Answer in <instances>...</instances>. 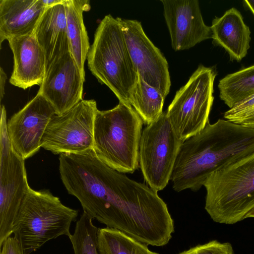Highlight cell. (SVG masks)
<instances>
[{"label": "cell", "instance_id": "obj_25", "mask_svg": "<svg viewBox=\"0 0 254 254\" xmlns=\"http://www.w3.org/2000/svg\"><path fill=\"white\" fill-rule=\"evenodd\" d=\"M0 254H25L20 243L14 237H9L3 243Z\"/></svg>", "mask_w": 254, "mask_h": 254}, {"label": "cell", "instance_id": "obj_18", "mask_svg": "<svg viewBox=\"0 0 254 254\" xmlns=\"http://www.w3.org/2000/svg\"><path fill=\"white\" fill-rule=\"evenodd\" d=\"M89 2L88 0H65L64 2L70 52L84 76V64L90 46L83 13L90 9Z\"/></svg>", "mask_w": 254, "mask_h": 254}, {"label": "cell", "instance_id": "obj_3", "mask_svg": "<svg viewBox=\"0 0 254 254\" xmlns=\"http://www.w3.org/2000/svg\"><path fill=\"white\" fill-rule=\"evenodd\" d=\"M144 122L131 106L120 102L114 108L97 110L93 150L112 169L133 173L139 167V144Z\"/></svg>", "mask_w": 254, "mask_h": 254}, {"label": "cell", "instance_id": "obj_19", "mask_svg": "<svg viewBox=\"0 0 254 254\" xmlns=\"http://www.w3.org/2000/svg\"><path fill=\"white\" fill-rule=\"evenodd\" d=\"M97 245L99 254H159L123 232L107 227L98 228Z\"/></svg>", "mask_w": 254, "mask_h": 254}, {"label": "cell", "instance_id": "obj_22", "mask_svg": "<svg viewBox=\"0 0 254 254\" xmlns=\"http://www.w3.org/2000/svg\"><path fill=\"white\" fill-rule=\"evenodd\" d=\"M83 212L76 222L74 232L69 238L74 254H99L97 245L98 228Z\"/></svg>", "mask_w": 254, "mask_h": 254}, {"label": "cell", "instance_id": "obj_13", "mask_svg": "<svg viewBox=\"0 0 254 254\" xmlns=\"http://www.w3.org/2000/svg\"><path fill=\"white\" fill-rule=\"evenodd\" d=\"M175 51L190 49L211 38L210 26L203 19L197 0H161Z\"/></svg>", "mask_w": 254, "mask_h": 254}, {"label": "cell", "instance_id": "obj_12", "mask_svg": "<svg viewBox=\"0 0 254 254\" xmlns=\"http://www.w3.org/2000/svg\"><path fill=\"white\" fill-rule=\"evenodd\" d=\"M84 81L85 76L68 52L46 71L38 92L51 103L56 114L61 115L83 100Z\"/></svg>", "mask_w": 254, "mask_h": 254}, {"label": "cell", "instance_id": "obj_17", "mask_svg": "<svg viewBox=\"0 0 254 254\" xmlns=\"http://www.w3.org/2000/svg\"><path fill=\"white\" fill-rule=\"evenodd\" d=\"M210 28L213 43L224 49L231 61L240 62L247 56L251 32L237 9L232 7L221 17H215Z\"/></svg>", "mask_w": 254, "mask_h": 254}, {"label": "cell", "instance_id": "obj_1", "mask_svg": "<svg viewBox=\"0 0 254 254\" xmlns=\"http://www.w3.org/2000/svg\"><path fill=\"white\" fill-rule=\"evenodd\" d=\"M254 152V128L225 119L207 123L182 143L172 172L173 189L199 190L216 170Z\"/></svg>", "mask_w": 254, "mask_h": 254}, {"label": "cell", "instance_id": "obj_7", "mask_svg": "<svg viewBox=\"0 0 254 254\" xmlns=\"http://www.w3.org/2000/svg\"><path fill=\"white\" fill-rule=\"evenodd\" d=\"M183 142L174 131L166 111L142 130L139 167L149 187L156 191L163 190L171 180Z\"/></svg>", "mask_w": 254, "mask_h": 254}, {"label": "cell", "instance_id": "obj_2", "mask_svg": "<svg viewBox=\"0 0 254 254\" xmlns=\"http://www.w3.org/2000/svg\"><path fill=\"white\" fill-rule=\"evenodd\" d=\"M120 17L108 14L100 21L87 57L88 68L120 102L130 105L138 72L130 57Z\"/></svg>", "mask_w": 254, "mask_h": 254}, {"label": "cell", "instance_id": "obj_27", "mask_svg": "<svg viewBox=\"0 0 254 254\" xmlns=\"http://www.w3.org/2000/svg\"><path fill=\"white\" fill-rule=\"evenodd\" d=\"M41 1L46 7L53 6L64 2V0H41Z\"/></svg>", "mask_w": 254, "mask_h": 254}, {"label": "cell", "instance_id": "obj_16", "mask_svg": "<svg viewBox=\"0 0 254 254\" xmlns=\"http://www.w3.org/2000/svg\"><path fill=\"white\" fill-rule=\"evenodd\" d=\"M46 7L41 0H0V44L33 34Z\"/></svg>", "mask_w": 254, "mask_h": 254}, {"label": "cell", "instance_id": "obj_28", "mask_svg": "<svg viewBox=\"0 0 254 254\" xmlns=\"http://www.w3.org/2000/svg\"><path fill=\"white\" fill-rule=\"evenodd\" d=\"M243 3L246 7H248L254 15V0H245L243 1Z\"/></svg>", "mask_w": 254, "mask_h": 254}, {"label": "cell", "instance_id": "obj_14", "mask_svg": "<svg viewBox=\"0 0 254 254\" xmlns=\"http://www.w3.org/2000/svg\"><path fill=\"white\" fill-rule=\"evenodd\" d=\"M13 55L12 85L24 90L40 86L46 73L45 57L34 33L7 40Z\"/></svg>", "mask_w": 254, "mask_h": 254}, {"label": "cell", "instance_id": "obj_23", "mask_svg": "<svg viewBox=\"0 0 254 254\" xmlns=\"http://www.w3.org/2000/svg\"><path fill=\"white\" fill-rule=\"evenodd\" d=\"M224 118L234 124L254 128V94L226 111Z\"/></svg>", "mask_w": 254, "mask_h": 254}, {"label": "cell", "instance_id": "obj_29", "mask_svg": "<svg viewBox=\"0 0 254 254\" xmlns=\"http://www.w3.org/2000/svg\"><path fill=\"white\" fill-rule=\"evenodd\" d=\"M254 217V209H253L250 212H249L246 216V218Z\"/></svg>", "mask_w": 254, "mask_h": 254}, {"label": "cell", "instance_id": "obj_5", "mask_svg": "<svg viewBox=\"0 0 254 254\" xmlns=\"http://www.w3.org/2000/svg\"><path fill=\"white\" fill-rule=\"evenodd\" d=\"M78 211L64 205L49 190L30 187L21 202L13 225L14 237L25 254H30L51 240L62 235L68 238L70 226Z\"/></svg>", "mask_w": 254, "mask_h": 254}, {"label": "cell", "instance_id": "obj_24", "mask_svg": "<svg viewBox=\"0 0 254 254\" xmlns=\"http://www.w3.org/2000/svg\"><path fill=\"white\" fill-rule=\"evenodd\" d=\"M179 254H234V252L230 243L213 240L191 248Z\"/></svg>", "mask_w": 254, "mask_h": 254}, {"label": "cell", "instance_id": "obj_20", "mask_svg": "<svg viewBox=\"0 0 254 254\" xmlns=\"http://www.w3.org/2000/svg\"><path fill=\"white\" fill-rule=\"evenodd\" d=\"M218 87L220 99L229 108L254 94V64L227 74Z\"/></svg>", "mask_w": 254, "mask_h": 254}, {"label": "cell", "instance_id": "obj_4", "mask_svg": "<svg viewBox=\"0 0 254 254\" xmlns=\"http://www.w3.org/2000/svg\"><path fill=\"white\" fill-rule=\"evenodd\" d=\"M205 209L215 222L233 224L254 209V152L210 174Z\"/></svg>", "mask_w": 254, "mask_h": 254}, {"label": "cell", "instance_id": "obj_6", "mask_svg": "<svg viewBox=\"0 0 254 254\" xmlns=\"http://www.w3.org/2000/svg\"><path fill=\"white\" fill-rule=\"evenodd\" d=\"M217 74L214 66L200 64L176 92L166 111L174 131L182 141L200 132L209 123Z\"/></svg>", "mask_w": 254, "mask_h": 254}, {"label": "cell", "instance_id": "obj_10", "mask_svg": "<svg viewBox=\"0 0 254 254\" xmlns=\"http://www.w3.org/2000/svg\"><path fill=\"white\" fill-rule=\"evenodd\" d=\"M121 22L127 45L138 76L165 98L171 87L169 66L166 58L146 36L139 21L121 18Z\"/></svg>", "mask_w": 254, "mask_h": 254}, {"label": "cell", "instance_id": "obj_15", "mask_svg": "<svg viewBox=\"0 0 254 254\" xmlns=\"http://www.w3.org/2000/svg\"><path fill=\"white\" fill-rule=\"evenodd\" d=\"M64 2L47 7L34 32L45 55L46 71L54 62L70 52Z\"/></svg>", "mask_w": 254, "mask_h": 254}, {"label": "cell", "instance_id": "obj_21", "mask_svg": "<svg viewBox=\"0 0 254 254\" xmlns=\"http://www.w3.org/2000/svg\"><path fill=\"white\" fill-rule=\"evenodd\" d=\"M165 98L139 76L132 91L130 105L147 125L158 119L163 114Z\"/></svg>", "mask_w": 254, "mask_h": 254}, {"label": "cell", "instance_id": "obj_8", "mask_svg": "<svg viewBox=\"0 0 254 254\" xmlns=\"http://www.w3.org/2000/svg\"><path fill=\"white\" fill-rule=\"evenodd\" d=\"M6 112L0 107V247L13 233L23 199L30 188L24 159L14 149L7 130Z\"/></svg>", "mask_w": 254, "mask_h": 254}, {"label": "cell", "instance_id": "obj_11", "mask_svg": "<svg viewBox=\"0 0 254 254\" xmlns=\"http://www.w3.org/2000/svg\"><path fill=\"white\" fill-rule=\"evenodd\" d=\"M55 115L53 106L38 92L7 122V133L12 145L24 160L39 150L46 128Z\"/></svg>", "mask_w": 254, "mask_h": 254}, {"label": "cell", "instance_id": "obj_26", "mask_svg": "<svg viewBox=\"0 0 254 254\" xmlns=\"http://www.w3.org/2000/svg\"><path fill=\"white\" fill-rule=\"evenodd\" d=\"M7 76L2 68H0V99L2 100L4 94V86Z\"/></svg>", "mask_w": 254, "mask_h": 254}, {"label": "cell", "instance_id": "obj_9", "mask_svg": "<svg viewBox=\"0 0 254 254\" xmlns=\"http://www.w3.org/2000/svg\"><path fill=\"white\" fill-rule=\"evenodd\" d=\"M98 109L95 100H82L49 123L41 147L55 154L80 153L93 148L94 127Z\"/></svg>", "mask_w": 254, "mask_h": 254}]
</instances>
